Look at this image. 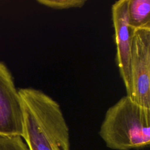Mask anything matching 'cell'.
I'll return each mask as SVG.
<instances>
[{
    "label": "cell",
    "instance_id": "obj_4",
    "mask_svg": "<svg viewBox=\"0 0 150 150\" xmlns=\"http://www.w3.org/2000/svg\"><path fill=\"white\" fill-rule=\"evenodd\" d=\"M0 134L23 135L22 102L13 77L0 62Z\"/></svg>",
    "mask_w": 150,
    "mask_h": 150
},
{
    "label": "cell",
    "instance_id": "obj_8",
    "mask_svg": "<svg viewBox=\"0 0 150 150\" xmlns=\"http://www.w3.org/2000/svg\"><path fill=\"white\" fill-rule=\"evenodd\" d=\"M86 0H38L37 2L48 8L61 10L71 8H80L83 7Z\"/></svg>",
    "mask_w": 150,
    "mask_h": 150
},
{
    "label": "cell",
    "instance_id": "obj_2",
    "mask_svg": "<svg viewBox=\"0 0 150 150\" xmlns=\"http://www.w3.org/2000/svg\"><path fill=\"white\" fill-rule=\"evenodd\" d=\"M99 134L109 148L129 150L150 143V108L125 96L106 111Z\"/></svg>",
    "mask_w": 150,
    "mask_h": 150
},
{
    "label": "cell",
    "instance_id": "obj_7",
    "mask_svg": "<svg viewBox=\"0 0 150 150\" xmlns=\"http://www.w3.org/2000/svg\"><path fill=\"white\" fill-rule=\"evenodd\" d=\"M0 150H30L22 137L16 135L0 134Z\"/></svg>",
    "mask_w": 150,
    "mask_h": 150
},
{
    "label": "cell",
    "instance_id": "obj_5",
    "mask_svg": "<svg viewBox=\"0 0 150 150\" xmlns=\"http://www.w3.org/2000/svg\"><path fill=\"white\" fill-rule=\"evenodd\" d=\"M128 0H120L112 5L111 13L116 44V62L124 82L127 96L131 97L132 88L130 71L131 30L128 26Z\"/></svg>",
    "mask_w": 150,
    "mask_h": 150
},
{
    "label": "cell",
    "instance_id": "obj_1",
    "mask_svg": "<svg viewBox=\"0 0 150 150\" xmlns=\"http://www.w3.org/2000/svg\"><path fill=\"white\" fill-rule=\"evenodd\" d=\"M23 112L22 138L30 150H70L69 129L59 104L41 90H19Z\"/></svg>",
    "mask_w": 150,
    "mask_h": 150
},
{
    "label": "cell",
    "instance_id": "obj_6",
    "mask_svg": "<svg viewBox=\"0 0 150 150\" xmlns=\"http://www.w3.org/2000/svg\"><path fill=\"white\" fill-rule=\"evenodd\" d=\"M127 15L131 30L150 28V1L128 0Z\"/></svg>",
    "mask_w": 150,
    "mask_h": 150
},
{
    "label": "cell",
    "instance_id": "obj_3",
    "mask_svg": "<svg viewBox=\"0 0 150 150\" xmlns=\"http://www.w3.org/2000/svg\"><path fill=\"white\" fill-rule=\"evenodd\" d=\"M131 98L150 108V28L131 30Z\"/></svg>",
    "mask_w": 150,
    "mask_h": 150
}]
</instances>
